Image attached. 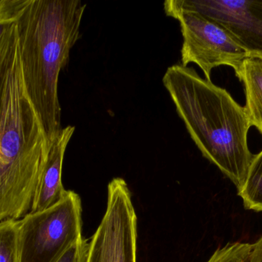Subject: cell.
I'll list each match as a JSON object with an SVG mask.
<instances>
[{"instance_id":"cell-2","label":"cell","mask_w":262,"mask_h":262,"mask_svg":"<svg viewBox=\"0 0 262 262\" xmlns=\"http://www.w3.org/2000/svg\"><path fill=\"white\" fill-rule=\"evenodd\" d=\"M86 8L81 0H27L15 22L23 82L49 147L62 129L60 72L81 36Z\"/></svg>"},{"instance_id":"cell-10","label":"cell","mask_w":262,"mask_h":262,"mask_svg":"<svg viewBox=\"0 0 262 262\" xmlns=\"http://www.w3.org/2000/svg\"><path fill=\"white\" fill-rule=\"evenodd\" d=\"M238 195L245 209L262 212V150L254 156L244 187Z\"/></svg>"},{"instance_id":"cell-7","label":"cell","mask_w":262,"mask_h":262,"mask_svg":"<svg viewBox=\"0 0 262 262\" xmlns=\"http://www.w3.org/2000/svg\"><path fill=\"white\" fill-rule=\"evenodd\" d=\"M163 7L204 15L227 29L249 57H262V1L167 0Z\"/></svg>"},{"instance_id":"cell-11","label":"cell","mask_w":262,"mask_h":262,"mask_svg":"<svg viewBox=\"0 0 262 262\" xmlns=\"http://www.w3.org/2000/svg\"><path fill=\"white\" fill-rule=\"evenodd\" d=\"M19 220L0 221V262H19Z\"/></svg>"},{"instance_id":"cell-14","label":"cell","mask_w":262,"mask_h":262,"mask_svg":"<svg viewBox=\"0 0 262 262\" xmlns=\"http://www.w3.org/2000/svg\"><path fill=\"white\" fill-rule=\"evenodd\" d=\"M90 241L84 238L71 246L56 262H88Z\"/></svg>"},{"instance_id":"cell-8","label":"cell","mask_w":262,"mask_h":262,"mask_svg":"<svg viewBox=\"0 0 262 262\" xmlns=\"http://www.w3.org/2000/svg\"><path fill=\"white\" fill-rule=\"evenodd\" d=\"M75 131V126L62 128L51 144L47 161L38 178L29 212L46 210L61 201L67 193L68 190L64 189L61 180L63 162L68 145Z\"/></svg>"},{"instance_id":"cell-5","label":"cell","mask_w":262,"mask_h":262,"mask_svg":"<svg viewBox=\"0 0 262 262\" xmlns=\"http://www.w3.org/2000/svg\"><path fill=\"white\" fill-rule=\"evenodd\" d=\"M163 9L180 23L183 39L181 66L197 65L208 80H211L212 69L220 66H230L235 75L238 73L249 55L227 29L196 12Z\"/></svg>"},{"instance_id":"cell-13","label":"cell","mask_w":262,"mask_h":262,"mask_svg":"<svg viewBox=\"0 0 262 262\" xmlns=\"http://www.w3.org/2000/svg\"><path fill=\"white\" fill-rule=\"evenodd\" d=\"M27 0H0V39L16 22Z\"/></svg>"},{"instance_id":"cell-3","label":"cell","mask_w":262,"mask_h":262,"mask_svg":"<svg viewBox=\"0 0 262 262\" xmlns=\"http://www.w3.org/2000/svg\"><path fill=\"white\" fill-rule=\"evenodd\" d=\"M162 80L203 156L217 166L239 192L255 156L248 146L252 124L246 108L226 89L202 78L188 66H169Z\"/></svg>"},{"instance_id":"cell-15","label":"cell","mask_w":262,"mask_h":262,"mask_svg":"<svg viewBox=\"0 0 262 262\" xmlns=\"http://www.w3.org/2000/svg\"><path fill=\"white\" fill-rule=\"evenodd\" d=\"M249 262H262V237L253 245Z\"/></svg>"},{"instance_id":"cell-1","label":"cell","mask_w":262,"mask_h":262,"mask_svg":"<svg viewBox=\"0 0 262 262\" xmlns=\"http://www.w3.org/2000/svg\"><path fill=\"white\" fill-rule=\"evenodd\" d=\"M49 150L23 82L15 23L0 39V221L30 212Z\"/></svg>"},{"instance_id":"cell-12","label":"cell","mask_w":262,"mask_h":262,"mask_svg":"<svg viewBox=\"0 0 262 262\" xmlns=\"http://www.w3.org/2000/svg\"><path fill=\"white\" fill-rule=\"evenodd\" d=\"M252 248L249 243H228L219 248L206 262H249Z\"/></svg>"},{"instance_id":"cell-9","label":"cell","mask_w":262,"mask_h":262,"mask_svg":"<svg viewBox=\"0 0 262 262\" xmlns=\"http://www.w3.org/2000/svg\"><path fill=\"white\" fill-rule=\"evenodd\" d=\"M244 85L246 96V112L252 126L262 135V57L246 58L236 74Z\"/></svg>"},{"instance_id":"cell-6","label":"cell","mask_w":262,"mask_h":262,"mask_svg":"<svg viewBox=\"0 0 262 262\" xmlns=\"http://www.w3.org/2000/svg\"><path fill=\"white\" fill-rule=\"evenodd\" d=\"M137 218L125 180L107 187L105 214L90 241L88 262H137Z\"/></svg>"},{"instance_id":"cell-4","label":"cell","mask_w":262,"mask_h":262,"mask_svg":"<svg viewBox=\"0 0 262 262\" xmlns=\"http://www.w3.org/2000/svg\"><path fill=\"white\" fill-rule=\"evenodd\" d=\"M81 238V198L68 191L57 204L19 220V262H56Z\"/></svg>"}]
</instances>
